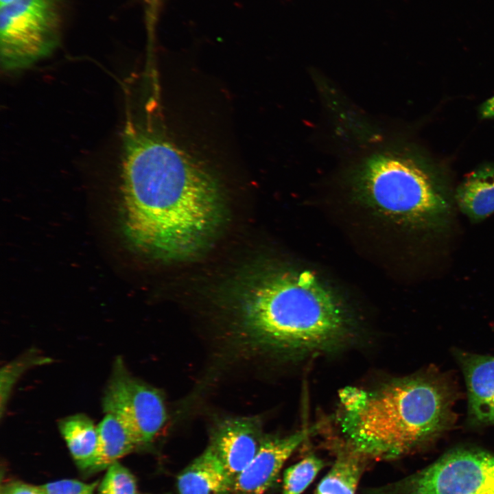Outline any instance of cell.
<instances>
[{
    "label": "cell",
    "instance_id": "d6986e66",
    "mask_svg": "<svg viewBox=\"0 0 494 494\" xmlns=\"http://www.w3.org/2000/svg\"><path fill=\"white\" fill-rule=\"evenodd\" d=\"M98 481L85 483L76 480H61L47 483L40 487L45 494H93Z\"/></svg>",
    "mask_w": 494,
    "mask_h": 494
},
{
    "label": "cell",
    "instance_id": "44dd1931",
    "mask_svg": "<svg viewBox=\"0 0 494 494\" xmlns=\"http://www.w3.org/2000/svg\"><path fill=\"white\" fill-rule=\"evenodd\" d=\"M480 114L484 119H494V95L481 106Z\"/></svg>",
    "mask_w": 494,
    "mask_h": 494
},
{
    "label": "cell",
    "instance_id": "5b68a950",
    "mask_svg": "<svg viewBox=\"0 0 494 494\" xmlns=\"http://www.w3.org/2000/svg\"><path fill=\"white\" fill-rule=\"evenodd\" d=\"M62 0H12L1 5V67L15 71L49 55L58 44Z\"/></svg>",
    "mask_w": 494,
    "mask_h": 494
},
{
    "label": "cell",
    "instance_id": "ac0fdd59",
    "mask_svg": "<svg viewBox=\"0 0 494 494\" xmlns=\"http://www.w3.org/2000/svg\"><path fill=\"white\" fill-rule=\"evenodd\" d=\"M136 489L132 473L117 461L107 469L98 494H137Z\"/></svg>",
    "mask_w": 494,
    "mask_h": 494
},
{
    "label": "cell",
    "instance_id": "8992f818",
    "mask_svg": "<svg viewBox=\"0 0 494 494\" xmlns=\"http://www.w3.org/2000/svg\"><path fill=\"white\" fill-rule=\"evenodd\" d=\"M366 494H494V455L451 451L425 468Z\"/></svg>",
    "mask_w": 494,
    "mask_h": 494
},
{
    "label": "cell",
    "instance_id": "ffe728a7",
    "mask_svg": "<svg viewBox=\"0 0 494 494\" xmlns=\"http://www.w3.org/2000/svg\"><path fill=\"white\" fill-rule=\"evenodd\" d=\"M1 494H45L40 486L15 482L2 489Z\"/></svg>",
    "mask_w": 494,
    "mask_h": 494
},
{
    "label": "cell",
    "instance_id": "7402d4cb",
    "mask_svg": "<svg viewBox=\"0 0 494 494\" xmlns=\"http://www.w3.org/2000/svg\"><path fill=\"white\" fill-rule=\"evenodd\" d=\"M12 0H0V5H3L11 2Z\"/></svg>",
    "mask_w": 494,
    "mask_h": 494
},
{
    "label": "cell",
    "instance_id": "9c48e42d",
    "mask_svg": "<svg viewBox=\"0 0 494 494\" xmlns=\"http://www.w3.org/2000/svg\"><path fill=\"white\" fill-rule=\"evenodd\" d=\"M314 430L304 429L285 437L264 436L255 458L235 479L231 494H264L285 462Z\"/></svg>",
    "mask_w": 494,
    "mask_h": 494
},
{
    "label": "cell",
    "instance_id": "52a82bcc",
    "mask_svg": "<svg viewBox=\"0 0 494 494\" xmlns=\"http://www.w3.org/2000/svg\"><path fill=\"white\" fill-rule=\"evenodd\" d=\"M102 406L106 414L119 421L138 447L152 441L167 418L159 391L134 377L120 357L114 363Z\"/></svg>",
    "mask_w": 494,
    "mask_h": 494
},
{
    "label": "cell",
    "instance_id": "7a4b0ae2",
    "mask_svg": "<svg viewBox=\"0 0 494 494\" xmlns=\"http://www.w3.org/2000/svg\"><path fill=\"white\" fill-rule=\"evenodd\" d=\"M231 338L253 354H295L330 348L345 336V314L309 270L259 282L244 296Z\"/></svg>",
    "mask_w": 494,
    "mask_h": 494
},
{
    "label": "cell",
    "instance_id": "3957f363",
    "mask_svg": "<svg viewBox=\"0 0 494 494\" xmlns=\"http://www.w3.org/2000/svg\"><path fill=\"white\" fill-rule=\"evenodd\" d=\"M340 397V426L349 449L367 458L407 454L438 436L451 419L450 388L434 373L371 391L346 388Z\"/></svg>",
    "mask_w": 494,
    "mask_h": 494
},
{
    "label": "cell",
    "instance_id": "6da1fadb",
    "mask_svg": "<svg viewBox=\"0 0 494 494\" xmlns=\"http://www.w3.org/2000/svg\"><path fill=\"white\" fill-rule=\"evenodd\" d=\"M121 176L124 233L143 252L191 256L218 226L222 197L215 178L157 130L128 121Z\"/></svg>",
    "mask_w": 494,
    "mask_h": 494
},
{
    "label": "cell",
    "instance_id": "5bb4252c",
    "mask_svg": "<svg viewBox=\"0 0 494 494\" xmlns=\"http://www.w3.org/2000/svg\"><path fill=\"white\" fill-rule=\"evenodd\" d=\"M58 427L78 467L88 470L96 449L97 427L86 415L75 414L61 419Z\"/></svg>",
    "mask_w": 494,
    "mask_h": 494
},
{
    "label": "cell",
    "instance_id": "277c9868",
    "mask_svg": "<svg viewBox=\"0 0 494 494\" xmlns=\"http://www.w3.org/2000/svg\"><path fill=\"white\" fill-rule=\"evenodd\" d=\"M361 182L381 213L411 226L440 233L450 225L454 198L444 174L423 158L384 153L368 158Z\"/></svg>",
    "mask_w": 494,
    "mask_h": 494
},
{
    "label": "cell",
    "instance_id": "8fae6325",
    "mask_svg": "<svg viewBox=\"0 0 494 494\" xmlns=\"http://www.w3.org/2000/svg\"><path fill=\"white\" fill-rule=\"evenodd\" d=\"M233 484L222 462L209 447L177 479L179 494H231Z\"/></svg>",
    "mask_w": 494,
    "mask_h": 494
},
{
    "label": "cell",
    "instance_id": "4fadbf2b",
    "mask_svg": "<svg viewBox=\"0 0 494 494\" xmlns=\"http://www.w3.org/2000/svg\"><path fill=\"white\" fill-rule=\"evenodd\" d=\"M97 442L89 471L108 469L138 447L137 443L112 414L106 413L97 426Z\"/></svg>",
    "mask_w": 494,
    "mask_h": 494
},
{
    "label": "cell",
    "instance_id": "30bf717a",
    "mask_svg": "<svg viewBox=\"0 0 494 494\" xmlns=\"http://www.w3.org/2000/svg\"><path fill=\"white\" fill-rule=\"evenodd\" d=\"M470 417L478 423L494 424V356L460 353Z\"/></svg>",
    "mask_w": 494,
    "mask_h": 494
},
{
    "label": "cell",
    "instance_id": "2e32d148",
    "mask_svg": "<svg viewBox=\"0 0 494 494\" xmlns=\"http://www.w3.org/2000/svg\"><path fill=\"white\" fill-rule=\"evenodd\" d=\"M324 467V461L309 455L287 468L284 473L282 494H301Z\"/></svg>",
    "mask_w": 494,
    "mask_h": 494
},
{
    "label": "cell",
    "instance_id": "7c38bea8",
    "mask_svg": "<svg viewBox=\"0 0 494 494\" xmlns=\"http://www.w3.org/2000/svg\"><path fill=\"white\" fill-rule=\"evenodd\" d=\"M454 199L472 222L494 213V165L484 164L468 174L457 187Z\"/></svg>",
    "mask_w": 494,
    "mask_h": 494
},
{
    "label": "cell",
    "instance_id": "ba28073f",
    "mask_svg": "<svg viewBox=\"0 0 494 494\" xmlns=\"http://www.w3.org/2000/svg\"><path fill=\"white\" fill-rule=\"evenodd\" d=\"M263 438L258 418H229L213 429L208 447L220 460L233 483L255 458Z\"/></svg>",
    "mask_w": 494,
    "mask_h": 494
},
{
    "label": "cell",
    "instance_id": "e0dca14e",
    "mask_svg": "<svg viewBox=\"0 0 494 494\" xmlns=\"http://www.w3.org/2000/svg\"><path fill=\"white\" fill-rule=\"evenodd\" d=\"M49 359L41 356L37 351L32 349L22 357L8 363L1 369V414L5 410L12 389L21 375L27 368L48 363Z\"/></svg>",
    "mask_w": 494,
    "mask_h": 494
},
{
    "label": "cell",
    "instance_id": "9a60e30c",
    "mask_svg": "<svg viewBox=\"0 0 494 494\" xmlns=\"http://www.w3.org/2000/svg\"><path fill=\"white\" fill-rule=\"evenodd\" d=\"M367 459L350 449L341 451L320 482L315 494H355Z\"/></svg>",
    "mask_w": 494,
    "mask_h": 494
}]
</instances>
